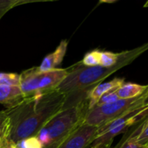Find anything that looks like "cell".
Segmentation results:
<instances>
[{
  "mask_svg": "<svg viewBox=\"0 0 148 148\" xmlns=\"http://www.w3.org/2000/svg\"><path fill=\"white\" fill-rule=\"evenodd\" d=\"M66 95L54 90L25 98L19 105L5 110L11 123L10 139L14 143L38 134L64 108Z\"/></svg>",
  "mask_w": 148,
  "mask_h": 148,
  "instance_id": "6da1fadb",
  "label": "cell"
},
{
  "mask_svg": "<svg viewBox=\"0 0 148 148\" xmlns=\"http://www.w3.org/2000/svg\"><path fill=\"white\" fill-rule=\"evenodd\" d=\"M147 49L148 44L145 43L131 50L121 52V56L118 62L110 67H105L100 65L86 66L79 62L67 69V75L56 90L66 95L90 91L116 72L132 63Z\"/></svg>",
  "mask_w": 148,
  "mask_h": 148,
  "instance_id": "7a4b0ae2",
  "label": "cell"
},
{
  "mask_svg": "<svg viewBox=\"0 0 148 148\" xmlns=\"http://www.w3.org/2000/svg\"><path fill=\"white\" fill-rule=\"evenodd\" d=\"M88 110V98L63 108L42 127L36 137L43 148H56L74 130L83 124Z\"/></svg>",
  "mask_w": 148,
  "mask_h": 148,
  "instance_id": "3957f363",
  "label": "cell"
},
{
  "mask_svg": "<svg viewBox=\"0 0 148 148\" xmlns=\"http://www.w3.org/2000/svg\"><path fill=\"white\" fill-rule=\"evenodd\" d=\"M148 90L138 97L130 99H119L102 106H94L87 112L84 124L101 127L124 114L148 106Z\"/></svg>",
  "mask_w": 148,
  "mask_h": 148,
  "instance_id": "277c9868",
  "label": "cell"
},
{
  "mask_svg": "<svg viewBox=\"0 0 148 148\" xmlns=\"http://www.w3.org/2000/svg\"><path fill=\"white\" fill-rule=\"evenodd\" d=\"M68 74L67 69L39 72L38 66L23 71L20 75V88L25 98L38 93L54 90Z\"/></svg>",
  "mask_w": 148,
  "mask_h": 148,
  "instance_id": "5b68a950",
  "label": "cell"
},
{
  "mask_svg": "<svg viewBox=\"0 0 148 148\" xmlns=\"http://www.w3.org/2000/svg\"><path fill=\"white\" fill-rule=\"evenodd\" d=\"M98 137V127L81 124L56 148H89Z\"/></svg>",
  "mask_w": 148,
  "mask_h": 148,
  "instance_id": "8992f818",
  "label": "cell"
},
{
  "mask_svg": "<svg viewBox=\"0 0 148 148\" xmlns=\"http://www.w3.org/2000/svg\"><path fill=\"white\" fill-rule=\"evenodd\" d=\"M124 83V78L116 77L112 80L107 82H101L90 90L88 94L89 109L98 103L100 98L107 92L117 90Z\"/></svg>",
  "mask_w": 148,
  "mask_h": 148,
  "instance_id": "52a82bcc",
  "label": "cell"
},
{
  "mask_svg": "<svg viewBox=\"0 0 148 148\" xmlns=\"http://www.w3.org/2000/svg\"><path fill=\"white\" fill-rule=\"evenodd\" d=\"M68 42L66 40H62L56 50L51 53L45 56L40 66H38L39 72H45L56 69V66L63 61L67 49Z\"/></svg>",
  "mask_w": 148,
  "mask_h": 148,
  "instance_id": "ba28073f",
  "label": "cell"
},
{
  "mask_svg": "<svg viewBox=\"0 0 148 148\" xmlns=\"http://www.w3.org/2000/svg\"><path fill=\"white\" fill-rule=\"evenodd\" d=\"M25 97L19 86L0 85V103L7 109L19 105Z\"/></svg>",
  "mask_w": 148,
  "mask_h": 148,
  "instance_id": "9c48e42d",
  "label": "cell"
},
{
  "mask_svg": "<svg viewBox=\"0 0 148 148\" xmlns=\"http://www.w3.org/2000/svg\"><path fill=\"white\" fill-rule=\"evenodd\" d=\"M148 90L147 85H142L132 82H124L116 90L119 99H130L138 97Z\"/></svg>",
  "mask_w": 148,
  "mask_h": 148,
  "instance_id": "30bf717a",
  "label": "cell"
},
{
  "mask_svg": "<svg viewBox=\"0 0 148 148\" xmlns=\"http://www.w3.org/2000/svg\"><path fill=\"white\" fill-rule=\"evenodd\" d=\"M127 139L133 140L142 146H148V121L145 119L144 121L139 123L137 128L132 132Z\"/></svg>",
  "mask_w": 148,
  "mask_h": 148,
  "instance_id": "8fae6325",
  "label": "cell"
},
{
  "mask_svg": "<svg viewBox=\"0 0 148 148\" xmlns=\"http://www.w3.org/2000/svg\"><path fill=\"white\" fill-rule=\"evenodd\" d=\"M38 1L29 0H0V20L10 10L21 4L37 2Z\"/></svg>",
  "mask_w": 148,
  "mask_h": 148,
  "instance_id": "7c38bea8",
  "label": "cell"
},
{
  "mask_svg": "<svg viewBox=\"0 0 148 148\" xmlns=\"http://www.w3.org/2000/svg\"><path fill=\"white\" fill-rule=\"evenodd\" d=\"M121 53H113L110 51H101L100 53V66L110 67L118 62Z\"/></svg>",
  "mask_w": 148,
  "mask_h": 148,
  "instance_id": "4fadbf2b",
  "label": "cell"
},
{
  "mask_svg": "<svg viewBox=\"0 0 148 148\" xmlns=\"http://www.w3.org/2000/svg\"><path fill=\"white\" fill-rule=\"evenodd\" d=\"M11 133V123L5 111H0V140L10 138Z\"/></svg>",
  "mask_w": 148,
  "mask_h": 148,
  "instance_id": "5bb4252c",
  "label": "cell"
},
{
  "mask_svg": "<svg viewBox=\"0 0 148 148\" xmlns=\"http://www.w3.org/2000/svg\"><path fill=\"white\" fill-rule=\"evenodd\" d=\"M20 75L0 72V85L20 86Z\"/></svg>",
  "mask_w": 148,
  "mask_h": 148,
  "instance_id": "9a60e30c",
  "label": "cell"
},
{
  "mask_svg": "<svg viewBox=\"0 0 148 148\" xmlns=\"http://www.w3.org/2000/svg\"><path fill=\"white\" fill-rule=\"evenodd\" d=\"M100 53L101 51L95 50L90 51L85 55L80 63L86 66H95L100 65Z\"/></svg>",
  "mask_w": 148,
  "mask_h": 148,
  "instance_id": "2e32d148",
  "label": "cell"
},
{
  "mask_svg": "<svg viewBox=\"0 0 148 148\" xmlns=\"http://www.w3.org/2000/svg\"><path fill=\"white\" fill-rule=\"evenodd\" d=\"M17 148H43L38 139L36 137H30L15 143Z\"/></svg>",
  "mask_w": 148,
  "mask_h": 148,
  "instance_id": "e0dca14e",
  "label": "cell"
},
{
  "mask_svg": "<svg viewBox=\"0 0 148 148\" xmlns=\"http://www.w3.org/2000/svg\"><path fill=\"white\" fill-rule=\"evenodd\" d=\"M116 90H112L111 91V92L106 93L105 95H103L101 98H100L99 101H98V103H97L95 105H106V104L111 103L115 102V101H118L119 98L118 95H117L116 94Z\"/></svg>",
  "mask_w": 148,
  "mask_h": 148,
  "instance_id": "ac0fdd59",
  "label": "cell"
},
{
  "mask_svg": "<svg viewBox=\"0 0 148 148\" xmlns=\"http://www.w3.org/2000/svg\"><path fill=\"white\" fill-rule=\"evenodd\" d=\"M118 148H148V146H142L130 139L126 138L125 140L121 142Z\"/></svg>",
  "mask_w": 148,
  "mask_h": 148,
  "instance_id": "d6986e66",
  "label": "cell"
},
{
  "mask_svg": "<svg viewBox=\"0 0 148 148\" xmlns=\"http://www.w3.org/2000/svg\"><path fill=\"white\" fill-rule=\"evenodd\" d=\"M1 148H17V147H16L15 143H13V142L9 138L4 142V145H3L2 147Z\"/></svg>",
  "mask_w": 148,
  "mask_h": 148,
  "instance_id": "ffe728a7",
  "label": "cell"
},
{
  "mask_svg": "<svg viewBox=\"0 0 148 148\" xmlns=\"http://www.w3.org/2000/svg\"><path fill=\"white\" fill-rule=\"evenodd\" d=\"M112 144L103 145H96V146H90L89 148H111Z\"/></svg>",
  "mask_w": 148,
  "mask_h": 148,
  "instance_id": "44dd1931",
  "label": "cell"
},
{
  "mask_svg": "<svg viewBox=\"0 0 148 148\" xmlns=\"http://www.w3.org/2000/svg\"><path fill=\"white\" fill-rule=\"evenodd\" d=\"M7 139L9 138H4V139H1V140H0V148L2 147V145H4V142H5Z\"/></svg>",
  "mask_w": 148,
  "mask_h": 148,
  "instance_id": "7402d4cb",
  "label": "cell"
}]
</instances>
